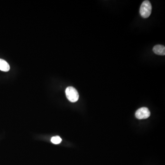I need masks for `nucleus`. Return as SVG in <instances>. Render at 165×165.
<instances>
[{"label": "nucleus", "instance_id": "39448f33", "mask_svg": "<svg viewBox=\"0 0 165 165\" xmlns=\"http://www.w3.org/2000/svg\"><path fill=\"white\" fill-rule=\"evenodd\" d=\"M9 65L5 60L0 59V70L3 72H8L9 71Z\"/></svg>", "mask_w": 165, "mask_h": 165}, {"label": "nucleus", "instance_id": "20e7f679", "mask_svg": "<svg viewBox=\"0 0 165 165\" xmlns=\"http://www.w3.org/2000/svg\"><path fill=\"white\" fill-rule=\"evenodd\" d=\"M153 51L157 55L164 56L165 55V47L162 45H156L153 47Z\"/></svg>", "mask_w": 165, "mask_h": 165}, {"label": "nucleus", "instance_id": "423d86ee", "mask_svg": "<svg viewBox=\"0 0 165 165\" xmlns=\"http://www.w3.org/2000/svg\"><path fill=\"white\" fill-rule=\"evenodd\" d=\"M62 139L59 136H56L52 137L51 139V142L54 144H59L62 142Z\"/></svg>", "mask_w": 165, "mask_h": 165}, {"label": "nucleus", "instance_id": "f03ea898", "mask_svg": "<svg viewBox=\"0 0 165 165\" xmlns=\"http://www.w3.org/2000/svg\"><path fill=\"white\" fill-rule=\"evenodd\" d=\"M65 93L67 99L72 102H75L79 99V95L77 91L72 86H69L66 89Z\"/></svg>", "mask_w": 165, "mask_h": 165}, {"label": "nucleus", "instance_id": "f257e3e1", "mask_svg": "<svg viewBox=\"0 0 165 165\" xmlns=\"http://www.w3.org/2000/svg\"><path fill=\"white\" fill-rule=\"evenodd\" d=\"M152 11V6L149 1H145L140 6V12L141 17L144 18H147L150 17Z\"/></svg>", "mask_w": 165, "mask_h": 165}, {"label": "nucleus", "instance_id": "7ed1b4c3", "mask_svg": "<svg viewBox=\"0 0 165 165\" xmlns=\"http://www.w3.org/2000/svg\"><path fill=\"white\" fill-rule=\"evenodd\" d=\"M150 112L147 107H142L137 110L135 116L138 119H146L150 116Z\"/></svg>", "mask_w": 165, "mask_h": 165}]
</instances>
